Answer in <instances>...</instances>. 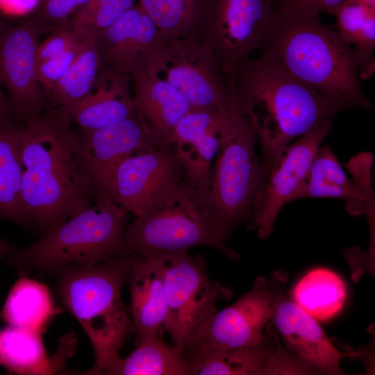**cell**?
<instances>
[{
	"label": "cell",
	"mask_w": 375,
	"mask_h": 375,
	"mask_svg": "<svg viewBox=\"0 0 375 375\" xmlns=\"http://www.w3.org/2000/svg\"><path fill=\"white\" fill-rule=\"evenodd\" d=\"M65 106L24 124L22 196L33 230L41 237L97 202V191Z\"/></svg>",
	"instance_id": "1"
},
{
	"label": "cell",
	"mask_w": 375,
	"mask_h": 375,
	"mask_svg": "<svg viewBox=\"0 0 375 375\" xmlns=\"http://www.w3.org/2000/svg\"><path fill=\"white\" fill-rule=\"evenodd\" d=\"M233 80L239 104L256 128L265 174L283 147L348 109L263 53L240 64Z\"/></svg>",
	"instance_id": "2"
},
{
	"label": "cell",
	"mask_w": 375,
	"mask_h": 375,
	"mask_svg": "<svg viewBox=\"0 0 375 375\" xmlns=\"http://www.w3.org/2000/svg\"><path fill=\"white\" fill-rule=\"evenodd\" d=\"M260 51L348 109H373L360 83L358 53L318 14L274 3L271 28Z\"/></svg>",
	"instance_id": "3"
},
{
	"label": "cell",
	"mask_w": 375,
	"mask_h": 375,
	"mask_svg": "<svg viewBox=\"0 0 375 375\" xmlns=\"http://www.w3.org/2000/svg\"><path fill=\"white\" fill-rule=\"evenodd\" d=\"M135 253L129 250L94 265H70L53 272L62 306L82 326L94 351L93 366L84 374H102L131 330L122 290Z\"/></svg>",
	"instance_id": "4"
},
{
	"label": "cell",
	"mask_w": 375,
	"mask_h": 375,
	"mask_svg": "<svg viewBox=\"0 0 375 375\" xmlns=\"http://www.w3.org/2000/svg\"><path fill=\"white\" fill-rule=\"evenodd\" d=\"M128 213L114 201H97L28 247L0 239V261L20 275H50L70 265L106 262L130 250L125 242Z\"/></svg>",
	"instance_id": "5"
},
{
	"label": "cell",
	"mask_w": 375,
	"mask_h": 375,
	"mask_svg": "<svg viewBox=\"0 0 375 375\" xmlns=\"http://www.w3.org/2000/svg\"><path fill=\"white\" fill-rule=\"evenodd\" d=\"M256 128L242 110L223 127L212 167L205 206L226 240L240 225L251 223L265 172L256 153Z\"/></svg>",
	"instance_id": "6"
},
{
	"label": "cell",
	"mask_w": 375,
	"mask_h": 375,
	"mask_svg": "<svg viewBox=\"0 0 375 375\" xmlns=\"http://www.w3.org/2000/svg\"><path fill=\"white\" fill-rule=\"evenodd\" d=\"M203 197L185 181L166 201L138 216L125 233L127 247L138 256L165 262L191 247L218 250L231 260L240 256L230 248Z\"/></svg>",
	"instance_id": "7"
},
{
	"label": "cell",
	"mask_w": 375,
	"mask_h": 375,
	"mask_svg": "<svg viewBox=\"0 0 375 375\" xmlns=\"http://www.w3.org/2000/svg\"><path fill=\"white\" fill-rule=\"evenodd\" d=\"M142 65L176 88L194 109L223 111L240 106L233 81L198 35L164 39Z\"/></svg>",
	"instance_id": "8"
},
{
	"label": "cell",
	"mask_w": 375,
	"mask_h": 375,
	"mask_svg": "<svg viewBox=\"0 0 375 375\" xmlns=\"http://www.w3.org/2000/svg\"><path fill=\"white\" fill-rule=\"evenodd\" d=\"M166 331L174 347L183 353L201 328L218 310L219 300H229L231 289L212 281L203 256L179 253L163 262Z\"/></svg>",
	"instance_id": "9"
},
{
	"label": "cell",
	"mask_w": 375,
	"mask_h": 375,
	"mask_svg": "<svg viewBox=\"0 0 375 375\" xmlns=\"http://www.w3.org/2000/svg\"><path fill=\"white\" fill-rule=\"evenodd\" d=\"M275 0H210L202 11L199 37L221 71L233 79L237 67L264 44Z\"/></svg>",
	"instance_id": "10"
},
{
	"label": "cell",
	"mask_w": 375,
	"mask_h": 375,
	"mask_svg": "<svg viewBox=\"0 0 375 375\" xmlns=\"http://www.w3.org/2000/svg\"><path fill=\"white\" fill-rule=\"evenodd\" d=\"M288 274L281 270L253 287L235 303L217 312L201 328L183 353L194 349H230L260 344L267 335L277 303L287 291Z\"/></svg>",
	"instance_id": "11"
},
{
	"label": "cell",
	"mask_w": 375,
	"mask_h": 375,
	"mask_svg": "<svg viewBox=\"0 0 375 375\" xmlns=\"http://www.w3.org/2000/svg\"><path fill=\"white\" fill-rule=\"evenodd\" d=\"M50 30L33 12L0 35V81L17 123L28 124L42 116L45 94L37 76V49L40 37Z\"/></svg>",
	"instance_id": "12"
},
{
	"label": "cell",
	"mask_w": 375,
	"mask_h": 375,
	"mask_svg": "<svg viewBox=\"0 0 375 375\" xmlns=\"http://www.w3.org/2000/svg\"><path fill=\"white\" fill-rule=\"evenodd\" d=\"M185 181L186 169L174 147L153 145L118 166L115 201L138 217L162 204Z\"/></svg>",
	"instance_id": "13"
},
{
	"label": "cell",
	"mask_w": 375,
	"mask_h": 375,
	"mask_svg": "<svg viewBox=\"0 0 375 375\" xmlns=\"http://www.w3.org/2000/svg\"><path fill=\"white\" fill-rule=\"evenodd\" d=\"M332 128V121L327 122L285 145L276 154L266 172L251 223L259 238H268L273 233L280 212L303 181Z\"/></svg>",
	"instance_id": "14"
},
{
	"label": "cell",
	"mask_w": 375,
	"mask_h": 375,
	"mask_svg": "<svg viewBox=\"0 0 375 375\" xmlns=\"http://www.w3.org/2000/svg\"><path fill=\"white\" fill-rule=\"evenodd\" d=\"M83 153L94 178L97 201H115V174L129 156L156 145L135 111L131 116L94 130H81Z\"/></svg>",
	"instance_id": "15"
},
{
	"label": "cell",
	"mask_w": 375,
	"mask_h": 375,
	"mask_svg": "<svg viewBox=\"0 0 375 375\" xmlns=\"http://www.w3.org/2000/svg\"><path fill=\"white\" fill-rule=\"evenodd\" d=\"M240 108L223 111L192 108L174 128V147L185 167L186 181L203 197L209 188L222 130Z\"/></svg>",
	"instance_id": "16"
},
{
	"label": "cell",
	"mask_w": 375,
	"mask_h": 375,
	"mask_svg": "<svg viewBox=\"0 0 375 375\" xmlns=\"http://www.w3.org/2000/svg\"><path fill=\"white\" fill-rule=\"evenodd\" d=\"M91 33L99 51L101 67L127 75L144 64L164 40L156 24L138 4L108 27Z\"/></svg>",
	"instance_id": "17"
},
{
	"label": "cell",
	"mask_w": 375,
	"mask_h": 375,
	"mask_svg": "<svg viewBox=\"0 0 375 375\" xmlns=\"http://www.w3.org/2000/svg\"><path fill=\"white\" fill-rule=\"evenodd\" d=\"M271 322L285 347L310 362L320 374H344L341 359L351 353L339 351L317 321L292 301L288 290L277 303Z\"/></svg>",
	"instance_id": "18"
},
{
	"label": "cell",
	"mask_w": 375,
	"mask_h": 375,
	"mask_svg": "<svg viewBox=\"0 0 375 375\" xmlns=\"http://www.w3.org/2000/svg\"><path fill=\"white\" fill-rule=\"evenodd\" d=\"M135 110L153 143L174 147V128L192 108L176 88L148 71L142 65L131 73Z\"/></svg>",
	"instance_id": "19"
},
{
	"label": "cell",
	"mask_w": 375,
	"mask_h": 375,
	"mask_svg": "<svg viewBox=\"0 0 375 375\" xmlns=\"http://www.w3.org/2000/svg\"><path fill=\"white\" fill-rule=\"evenodd\" d=\"M352 172L354 181L347 177L329 145L320 147L288 202L309 198H335L347 201L349 214H364L368 194L372 190L371 171L357 169Z\"/></svg>",
	"instance_id": "20"
},
{
	"label": "cell",
	"mask_w": 375,
	"mask_h": 375,
	"mask_svg": "<svg viewBox=\"0 0 375 375\" xmlns=\"http://www.w3.org/2000/svg\"><path fill=\"white\" fill-rule=\"evenodd\" d=\"M127 281L131 296L128 311L131 315V330L137 344L159 338L164 331L166 317L163 262L135 253Z\"/></svg>",
	"instance_id": "21"
},
{
	"label": "cell",
	"mask_w": 375,
	"mask_h": 375,
	"mask_svg": "<svg viewBox=\"0 0 375 375\" xmlns=\"http://www.w3.org/2000/svg\"><path fill=\"white\" fill-rule=\"evenodd\" d=\"M130 75L101 67L91 92L65 106L72 123L81 130H94L120 122L135 112L129 89Z\"/></svg>",
	"instance_id": "22"
},
{
	"label": "cell",
	"mask_w": 375,
	"mask_h": 375,
	"mask_svg": "<svg viewBox=\"0 0 375 375\" xmlns=\"http://www.w3.org/2000/svg\"><path fill=\"white\" fill-rule=\"evenodd\" d=\"M266 329L265 338L254 346L185 351L190 375H262L267 358L279 339L272 322Z\"/></svg>",
	"instance_id": "23"
},
{
	"label": "cell",
	"mask_w": 375,
	"mask_h": 375,
	"mask_svg": "<svg viewBox=\"0 0 375 375\" xmlns=\"http://www.w3.org/2000/svg\"><path fill=\"white\" fill-rule=\"evenodd\" d=\"M24 124L0 125V219L33 230L22 201L21 138Z\"/></svg>",
	"instance_id": "24"
},
{
	"label": "cell",
	"mask_w": 375,
	"mask_h": 375,
	"mask_svg": "<svg viewBox=\"0 0 375 375\" xmlns=\"http://www.w3.org/2000/svg\"><path fill=\"white\" fill-rule=\"evenodd\" d=\"M40 333L8 325L0 329V365L17 374H54L63 368L58 351L48 358Z\"/></svg>",
	"instance_id": "25"
},
{
	"label": "cell",
	"mask_w": 375,
	"mask_h": 375,
	"mask_svg": "<svg viewBox=\"0 0 375 375\" xmlns=\"http://www.w3.org/2000/svg\"><path fill=\"white\" fill-rule=\"evenodd\" d=\"M60 312L45 284L21 275L11 288L0 317L8 325L43 334Z\"/></svg>",
	"instance_id": "26"
},
{
	"label": "cell",
	"mask_w": 375,
	"mask_h": 375,
	"mask_svg": "<svg viewBox=\"0 0 375 375\" xmlns=\"http://www.w3.org/2000/svg\"><path fill=\"white\" fill-rule=\"evenodd\" d=\"M81 31V47L72 65L65 74L44 92L45 107L48 110L75 103L87 97L95 85L101 67L99 51L93 34Z\"/></svg>",
	"instance_id": "27"
},
{
	"label": "cell",
	"mask_w": 375,
	"mask_h": 375,
	"mask_svg": "<svg viewBox=\"0 0 375 375\" xmlns=\"http://www.w3.org/2000/svg\"><path fill=\"white\" fill-rule=\"evenodd\" d=\"M102 374L190 375V367L183 352L157 338L138 343L126 358L117 356Z\"/></svg>",
	"instance_id": "28"
},
{
	"label": "cell",
	"mask_w": 375,
	"mask_h": 375,
	"mask_svg": "<svg viewBox=\"0 0 375 375\" xmlns=\"http://www.w3.org/2000/svg\"><path fill=\"white\" fill-rule=\"evenodd\" d=\"M347 290L342 278L326 268H316L294 285L290 297L293 302L317 321L325 322L342 308Z\"/></svg>",
	"instance_id": "29"
},
{
	"label": "cell",
	"mask_w": 375,
	"mask_h": 375,
	"mask_svg": "<svg viewBox=\"0 0 375 375\" xmlns=\"http://www.w3.org/2000/svg\"><path fill=\"white\" fill-rule=\"evenodd\" d=\"M333 15L336 19V31L358 53L359 76L369 78L374 71L375 9L356 0H347Z\"/></svg>",
	"instance_id": "30"
},
{
	"label": "cell",
	"mask_w": 375,
	"mask_h": 375,
	"mask_svg": "<svg viewBox=\"0 0 375 375\" xmlns=\"http://www.w3.org/2000/svg\"><path fill=\"white\" fill-rule=\"evenodd\" d=\"M164 39L198 35L202 9L197 0H139Z\"/></svg>",
	"instance_id": "31"
},
{
	"label": "cell",
	"mask_w": 375,
	"mask_h": 375,
	"mask_svg": "<svg viewBox=\"0 0 375 375\" xmlns=\"http://www.w3.org/2000/svg\"><path fill=\"white\" fill-rule=\"evenodd\" d=\"M135 0H110L92 8H80L69 20L74 28L84 31L102 30L131 8Z\"/></svg>",
	"instance_id": "32"
},
{
	"label": "cell",
	"mask_w": 375,
	"mask_h": 375,
	"mask_svg": "<svg viewBox=\"0 0 375 375\" xmlns=\"http://www.w3.org/2000/svg\"><path fill=\"white\" fill-rule=\"evenodd\" d=\"M318 374L319 371L310 362L285 348L280 339L267 358L262 375Z\"/></svg>",
	"instance_id": "33"
},
{
	"label": "cell",
	"mask_w": 375,
	"mask_h": 375,
	"mask_svg": "<svg viewBox=\"0 0 375 375\" xmlns=\"http://www.w3.org/2000/svg\"><path fill=\"white\" fill-rule=\"evenodd\" d=\"M82 37L83 33L79 42L67 51L37 65L38 79L44 92L54 85L67 71L80 49Z\"/></svg>",
	"instance_id": "34"
},
{
	"label": "cell",
	"mask_w": 375,
	"mask_h": 375,
	"mask_svg": "<svg viewBox=\"0 0 375 375\" xmlns=\"http://www.w3.org/2000/svg\"><path fill=\"white\" fill-rule=\"evenodd\" d=\"M53 33L39 43L37 49V62L46 60L61 54L81 38L82 33L69 24L53 29Z\"/></svg>",
	"instance_id": "35"
},
{
	"label": "cell",
	"mask_w": 375,
	"mask_h": 375,
	"mask_svg": "<svg viewBox=\"0 0 375 375\" xmlns=\"http://www.w3.org/2000/svg\"><path fill=\"white\" fill-rule=\"evenodd\" d=\"M90 0H40L35 11L51 30L69 23V17Z\"/></svg>",
	"instance_id": "36"
},
{
	"label": "cell",
	"mask_w": 375,
	"mask_h": 375,
	"mask_svg": "<svg viewBox=\"0 0 375 375\" xmlns=\"http://www.w3.org/2000/svg\"><path fill=\"white\" fill-rule=\"evenodd\" d=\"M347 0H275V4L310 13L325 12L333 15Z\"/></svg>",
	"instance_id": "37"
},
{
	"label": "cell",
	"mask_w": 375,
	"mask_h": 375,
	"mask_svg": "<svg viewBox=\"0 0 375 375\" xmlns=\"http://www.w3.org/2000/svg\"><path fill=\"white\" fill-rule=\"evenodd\" d=\"M40 0H0V8L13 15L31 14L36 10Z\"/></svg>",
	"instance_id": "38"
},
{
	"label": "cell",
	"mask_w": 375,
	"mask_h": 375,
	"mask_svg": "<svg viewBox=\"0 0 375 375\" xmlns=\"http://www.w3.org/2000/svg\"><path fill=\"white\" fill-rule=\"evenodd\" d=\"M15 122L8 97L3 93L0 81V125Z\"/></svg>",
	"instance_id": "39"
},
{
	"label": "cell",
	"mask_w": 375,
	"mask_h": 375,
	"mask_svg": "<svg viewBox=\"0 0 375 375\" xmlns=\"http://www.w3.org/2000/svg\"><path fill=\"white\" fill-rule=\"evenodd\" d=\"M362 4L372 9H375V0H356Z\"/></svg>",
	"instance_id": "40"
},
{
	"label": "cell",
	"mask_w": 375,
	"mask_h": 375,
	"mask_svg": "<svg viewBox=\"0 0 375 375\" xmlns=\"http://www.w3.org/2000/svg\"><path fill=\"white\" fill-rule=\"evenodd\" d=\"M9 25L6 22H5L2 18L0 17V35L3 32V31Z\"/></svg>",
	"instance_id": "41"
}]
</instances>
